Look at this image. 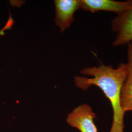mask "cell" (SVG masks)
Returning a JSON list of instances; mask_svg holds the SVG:
<instances>
[{
	"mask_svg": "<svg viewBox=\"0 0 132 132\" xmlns=\"http://www.w3.org/2000/svg\"><path fill=\"white\" fill-rule=\"evenodd\" d=\"M81 73L85 76L74 77L76 86L81 90H88L92 86H96L102 90L109 100L113 112V122L109 132H124V118L125 113L120 103V94L123 84L128 73L127 63H120L117 68L112 65H99L82 69Z\"/></svg>",
	"mask_w": 132,
	"mask_h": 132,
	"instance_id": "1",
	"label": "cell"
},
{
	"mask_svg": "<svg viewBox=\"0 0 132 132\" xmlns=\"http://www.w3.org/2000/svg\"><path fill=\"white\" fill-rule=\"evenodd\" d=\"M96 118L97 116L91 106L84 103L79 105L68 114L66 122L80 132H98L94 121Z\"/></svg>",
	"mask_w": 132,
	"mask_h": 132,
	"instance_id": "2",
	"label": "cell"
},
{
	"mask_svg": "<svg viewBox=\"0 0 132 132\" xmlns=\"http://www.w3.org/2000/svg\"><path fill=\"white\" fill-rule=\"evenodd\" d=\"M112 30L116 33L112 45L118 47L132 42V0L130 9L117 14L111 21Z\"/></svg>",
	"mask_w": 132,
	"mask_h": 132,
	"instance_id": "3",
	"label": "cell"
},
{
	"mask_svg": "<svg viewBox=\"0 0 132 132\" xmlns=\"http://www.w3.org/2000/svg\"><path fill=\"white\" fill-rule=\"evenodd\" d=\"M54 3L55 24L61 29V32H63L73 22V15L76 10L80 9V0H55Z\"/></svg>",
	"mask_w": 132,
	"mask_h": 132,
	"instance_id": "4",
	"label": "cell"
},
{
	"mask_svg": "<svg viewBox=\"0 0 132 132\" xmlns=\"http://www.w3.org/2000/svg\"><path fill=\"white\" fill-rule=\"evenodd\" d=\"M132 0L119 2L114 0H80V9L94 13L99 11L113 12L117 14L129 10Z\"/></svg>",
	"mask_w": 132,
	"mask_h": 132,
	"instance_id": "5",
	"label": "cell"
},
{
	"mask_svg": "<svg viewBox=\"0 0 132 132\" xmlns=\"http://www.w3.org/2000/svg\"><path fill=\"white\" fill-rule=\"evenodd\" d=\"M128 73L123 84L120 94V103L125 113L132 111V42L128 44Z\"/></svg>",
	"mask_w": 132,
	"mask_h": 132,
	"instance_id": "6",
	"label": "cell"
},
{
	"mask_svg": "<svg viewBox=\"0 0 132 132\" xmlns=\"http://www.w3.org/2000/svg\"><path fill=\"white\" fill-rule=\"evenodd\" d=\"M13 24H14V20L10 15L9 20L7 21L6 24L5 25L4 28L2 29L1 30H0V35L2 36V35H4L5 30H7V29H10L11 28Z\"/></svg>",
	"mask_w": 132,
	"mask_h": 132,
	"instance_id": "7",
	"label": "cell"
}]
</instances>
